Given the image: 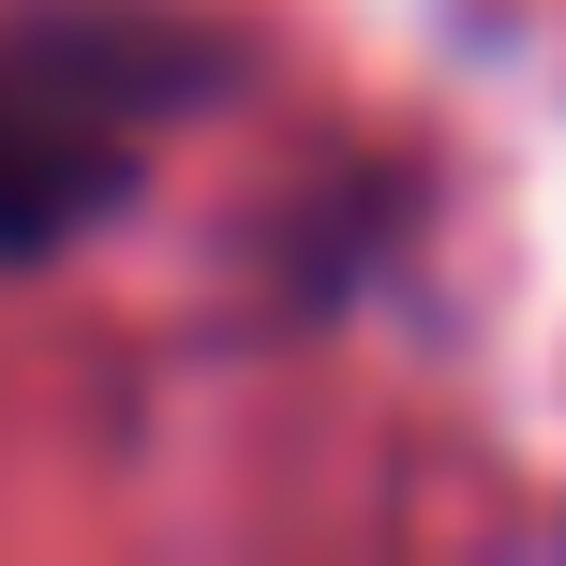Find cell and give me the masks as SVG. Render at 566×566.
Wrapping results in <instances>:
<instances>
[{
  "label": "cell",
  "mask_w": 566,
  "mask_h": 566,
  "mask_svg": "<svg viewBox=\"0 0 566 566\" xmlns=\"http://www.w3.org/2000/svg\"><path fill=\"white\" fill-rule=\"evenodd\" d=\"M119 195H135V135L119 119H90L75 90H0V269L75 254Z\"/></svg>",
  "instance_id": "cell-1"
}]
</instances>
